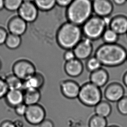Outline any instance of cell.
<instances>
[{
  "label": "cell",
  "mask_w": 127,
  "mask_h": 127,
  "mask_svg": "<svg viewBox=\"0 0 127 127\" xmlns=\"http://www.w3.org/2000/svg\"><path fill=\"white\" fill-rule=\"evenodd\" d=\"M46 112L44 108L39 104L28 106L27 111L24 115L26 121L33 126L40 125L46 119Z\"/></svg>",
  "instance_id": "obj_7"
},
{
  "label": "cell",
  "mask_w": 127,
  "mask_h": 127,
  "mask_svg": "<svg viewBox=\"0 0 127 127\" xmlns=\"http://www.w3.org/2000/svg\"><path fill=\"white\" fill-rule=\"evenodd\" d=\"M40 127H54V124L52 121L45 119L39 125Z\"/></svg>",
  "instance_id": "obj_34"
},
{
  "label": "cell",
  "mask_w": 127,
  "mask_h": 127,
  "mask_svg": "<svg viewBox=\"0 0 127 127\" xmlns=\"http://www.w3.org/2000/svg\"><path fill=\"white\" fill-rule=\"evenodd\" d=\"M117 107L121 114L127 115V96H124L117 102Z\"/></svg>",
  "instance_id": "obj_28"
},
{
  "label": "cell",
  "mask_w": 127,
  "mask_h": 127,
  "mask_svg": "<svg viewBox=\"0 0 127 127\" xmlns=\"http://www.w3.org/2000/svg\"><path fill=\"white\" fill-rule=\"evenodd\" d=\"M80 87L77 82L72 80H65L60 82V90L62 95L69 99L78 98Z\"/></svg>",
  "instance_id": "obj_12"
},
{
  "label": "cell",
  "mask_w": 127,
  "mask_h": 127,
  "mask_svg": "<svg viewBox=\"0 0 127 127\" xmlns=\"http://www.w3.org/2000/svg\"><path fill=\"white\" fill-rule=\"evenodd\" d=\"M2 66V64L1 61L0 60V70L1 69Z\"/></svg>",
  "instance_id": "obj_41"
},
{
  "label": "cell",
  "mask_w": 127,
  "mask_h": 127,
  "mask_svg": "<svg viewBox=\"0 0 127 127\" xmlns=\"http://www.w3.org/2000/svg\"><path fill=\"white\" fill-rule=\"evenodd\" d=\"M108 28L120 35L127 34V17L123 15H117L110 19Z\"/></svg>",
  "instance_id": "obj_14"
},
{
  "label": "cell",
  "mask_w": 127,
  "mask_h": 127,
  "mask_svg": "<svg viewBox=\"0 0 127 127\" xmlns=\"http://www.w3.org/2000/svg\"><path fill=\"white\" fill-rule=\"evenodd\" d=\"M4 79L9 89L23 90V81L14 74L7 76Z\"/></svg>",
  "instance_id": "obj_21"
},
{
  "label": "cell",
  "mask_w": 127,
  "mask_h": 127,
  "mask_svg": "<svg viewBox=\"0 0 127 127\" xmlns=\"http://www.w3.org/2000/svg\"><path fill=\"white\" fill-rule=\"evenodd\" d=\"M24 2H33L34 0H23Z\"/></svg>",
  "instance_id": "obj_40"
},
{
  "label": "cell",
  "mask_w": 127,
  "mask_h": 127,
  "mask_svg": "<svg viewBox=\"0 0 127 127\" xmlns=\"http://www.w3.org/2000/svg\"></svg>",
  "instance_id": "obj_44"
},
{
  "label": "cell",
  "mask_w": 127,
  "mask_h": 127,
  "mask_svg": "<svg viewBox=\"0 0 127 127\" xmlns=\"http://www.w3.org/2000/svg\"><path fill=\"white\" fill-rule=\"evenodd\" d=\"M92 0H73L66 10L68 21L82 26L93 15Z\"/></svg>",
  "instance_id": "obj_3"
},
{
  "label": "cell",
  "mask_w": 127,
  "mask_h": 127,
  "mask_svg": "<svg viewBox=\"0 0 127 127\" xmlns=\"http://www.w3.org/2000/svg\"><path fill=\"white\" fill-rule=\"evenodd\" d=\"M78 98L86 106L95 107L102 99L101 90L90 81L86 83L81 86Z\"/></svg>",
  "instance_id": "obj_5"
},
{
  "label": "cell",
  "mask_w": 127,
  "mask_h": 127,
  "mask_svg": "<svg viewBox=\"0 0 127 127\" xmlns=\"http://www.w3.org/2000/svg\"><path fill=\"white\" fill-rule=\"evenodd\" d=\"M76 59L79 60H87L91 57L93 51L92 41L85 38L82 39L73 49Z\"/></svg>",
  "instance_id": "obj_9"
},
{
  "label": "cell",
  "mask_w": 127,
  "mask_h": 127,
  "mask_svg": "<svg viewBox=\"0 0 127 127\" xmlns=\"http://www.w3.org/2000/svg\"><path fill=\"white\" fill-rule=\"evenodd\" d=\"M39 10L33 2H23L17 11L18 15L27 23H31L37 19Z\"/></svg>",
  "instance_id": "obj_8"
},
{
  "label": "cell",
  "mask_w": 127,
  "mask_h": 127,
  "mask_svg": "<svg viewBox=\"0 0 127 127\" xmlns=\"http://www.w3.org/2000/svg\"><path fill=\"white\" fill-rule=\"evenodd\" d=\"M113 3L118 6H122L127 2V0H112Z\"/></svg>",
  "instance_id": "obj_36"
},
{
  "label": "cell",
  "mask_w": 127,
  "mask_h": 127,
  "mask_svg": "<svg viewBox=\"0 0 127 127\" xmlns=\"http://www.w3.org/2000/svg\"><path fill=\"white\" fill-rule=\"evenodd\" d=\"M89 127H107L106 118L95 115L91 117L89 122Z\"/></svg>",
  "instance_id": "obj_26"
},
{
  "label": "cell",
  "mask_w": 127,
  "mask_h": 127,
  "mask_svg": "<svg viewBox=\"0 0 127 127\" xmlns=\"http://www.w3.org/2000/svg\"><path fill=\"white\" fill-rule=\"evenodd\" d=\"M5 8L4 7V0H0V11Z\"/></svg>",
  "instance_id": "obj_39"
},
{
  "label": "cell",
  "mask_w": 127,
  "mask_h": 127,
  "mask_svg": "<svg viewBox=\"0 0 127 127\" xmlns=\"http://www.w3.org/2000/svg\"><path fill=\"white\" fill-rule=\"evenodd\" d=\"M64 69L67 75L72 77H79L83 71L84 67L82 61L77 59L65 62Z\"/></svg>",
  "instance_id": "obj_16"
},
{
  "label": "cell",
  "mask_w": 127,
  "mask_h": 127,
  "mask_svg": "<svg viewBox=\"0 0 127 127\" xmlns=\"http://www.w3.org/2000/svg\"><path fill=\"white\" fill-rule=\"evenodd\" d=\"M0 127H16L14 122L10 120L3 121L0 125Z\"/></svg>",
  "instance_id": "obj_35"
},
{
  "label": "cell",
  "mask_w": 127,
  "mask_h": 127,
  "mask_svg": "<svg viewBox=\"0 0 127 127\" xmlns=\"http://www.w3.org/2000/svg\"><path fill=\"white\" fill-rule=\"evenodd\" d=\"M4 98L7 105L14 108L24 103V92L21 90H9Z\"/></svg>",
  "instance_id": "obj_17"
},
{
  "label": "cell",
  "mask_w": 127,
  "mask_h": 127,
  "mask_svg": "<svg viewBox=\"0 0 127 127\" xmlns=\"http://www.w3.org/2000/svg\"><path fill=\"white\" fill-rule=\"evenodd\" d=\"M33 3L39 10L44 12L52 10L57 5L56 0H34Z\"/></svg>",
  "instance_id": "obj_22"
},
{
  "label": "cell",
  "mask_w": 127,
  "mask_h": 127,
  "mask_svg": "<svg viewBox=\"0 0 127 127\" xmlns=\"http://www.w3.org/2000/svg\"><path fill=\"white\" fill-rule=\"evenodd\" d=\"M13 74L23 81L33 75L36 72L34 64L25 59L16 61L12 66Z\"/></svg>",
  "instance_id": "obj_6"
},
{
  "label": "cell",
  "mask_w": 127,
  "mask_h": 127,
  "mask_svg": "<svg viewBox=\"0 0 127 127\" xmlns=\"http://www.w3.org/2000/svg\"><path fill=\"white\" fill-rule=\"evenodd\" d=\"M72 1L73 0H56V3L57 5L60 7L67 8Z\"/></svg>",
  "instance_id": "obj_33"
},
{
  "label": "cell",
  "mask_w": 127,
  "mask_h": 127,
  "mask_svg": "<svg viewBox=\"0 0 127 127\" xmlns=\"http://www.w3.org/2000/svg\"><path fill=\"white\" fill-rule=\"evenodd\" d=\"M22 43L21 36L9 33L7 37L5 45L10 50H15L20 47Z\"/></svg>",
  "instance_id": "obj_23"
},
{
  "label": "cell",
  "mask_w": 127,
  "mask_h": 127,
  "mask_svg": "<svg viewBox=\"0 0 127 127\" xmlns=\"http://www.w3.org/2000/svg\"><path fill=\"white\" fill-rule=\"evenodd\" d=\"M123 81L125 86L127 87V71L123 77Z\"/></svg>",
  "instance_id": "obj_38"
},
{
  "label": "cell",
  "mask_w": 127,
  "mask_h": 127,
  "mask_svg": "<svg viewBox=\"0 0 127 127\" xmlns=\"http://www.w3.org/2000/svg\"><path fill=\"white\" fill-rule=\"evenodd\" d=\"M93 11L95 15L103 18L109 17L114 10L111 0H92Z\"/></svg>",
  "instance_id": "obj_10"
},
{
  "label": "cell",
  "mask_w": 127,
  "mask_h": 127,
  "mask_svg": "<svg viewBox=\"0 0 127 127\" xmlns=\"http://www.w3.org/2000/svg\"><path fill=\"white\" fill-rule=\"evenodd\" d=\"M119 127L117 126H109V127Z\"/></svg>",
  "instance_id": "obj_42"
},
{
  "label": "cell",
  "mask_w": 127,
  "mask_h": 127,
  "mask_svg": "<svg viewBox=\"0 0 127 127\" xmlns=\"http://www.w3.org/2000/svg\"><path fill=\"white\" fill-rule=\"evenodd\" d=\"M9 90L5 79L0 77V99L5 98Z\"/></svg>",
  "instance_id": "obj_29"
},
{
  "label": "cell",
  "mask_w": 127,
  "mask_h": 127,
  "mask_svg": "<svg viewBox=\"0 0 127 127\" xmlns=\"http://www.w3.org/2000/svg\"></svg>",
  "instance_id": "obj_45"
},
{
  "label": "cell",
  "mask_w": 127,
  "mask_h": 127,
  "mask_svg": "<svg viewBox=\"0 0 127 127\" xmlns=\"http://www.w3.org/2000/svg\"><path fill=\"white\" fill-rule=\"evenodd\" d=\"M8 34L4 28L0 27V45L5 44Z\"/></svg>",
  "instance_id": "obj_32"
},
{
  "label": "cell",
  "mask_w": 127,
  "mask_h": 127,
  "mask_svg": "<svg viewBox=\"0 0 127 127\" xmlns=\"http://www.w3.org/2000/svg\"><path fill=\"white\" fill-rule=\"evenodd\" d=\"M7 28L10 34L21 36L27 30L28 23L19 16H15L9 21Z\"/></svg>",
  "instance_id": "obj_13"
},
{
  "label": "cell",
  "mask_w": 127,
  "mask_h": 127,
  "mask_svg": "<svg viewBox=\"0 0 127 127\" xmlns=\"http://www.w3.org/2000/svg\"><path fill=\"white\" fill-rule=\"evenodd\" d=\"M112 108L109 102L102 101L95 107V115L106 118L111 115Z\"/></svg>",
  "instance_id": "obj_20"
},
{
  "label": "cell",
  "mask_w": 127,
  "mask_h": 127,
  "mask_svg": "<svg viewBox=\"0 0 127 127\" xmlns=\"http://www.w3.org/2000/svg\"><path fill=\"white\" fill-rule=\"evenodd\" d=\"M28 106L24 103L18 105L14 108V111L16 115L19 116H24L27 111Z\"/></svg>",
  "instance_id": "obj_30"
},
{
  "label": "cell",
  "mask_w": 127,
  "mask_h": 127,
  "mask_svg": "<svg viewBox=\"0 0 127 127\" xmlns=\"http://www.w3.org/2000/svg\"><path fill=\"white\" fill-rule=\"evenodd\" d=\"M63 58L65 62H69L76 59L73 50H66L63 55Z\"/></svg>",
  "instance_id": "obj_31"
},
{
  "label": "cell",
  "mask_w": 127,
  "mask_h": 127,
  "mask_svg": "<svg viewBox=\"0 0 127 127\" xmlns=\"http://www.w3.org/2000/svg\"><path fill=\"white\" fill-rule=\"evenodd\" d=\"M80 26L67 21L61 25L57 31L56 40L59 46L64 50H73L82 39Z\"/></svg>",
  "instance_id": "obj_2"
},
{
  "label": "cell",
  "mask_w": 127,
  "mask_h": 127,
  "mask_svg": "<svg viewBox=\"0 0 127 127\" xmlns=\"http://www.w3.org/2000/svg\"><path fill=\"white\" fill-rule=\"evenodd\" d=\"M104 96L107 101L117 103L125 96V89L120 84L112 83L105 88Z\"/></svg>",
  "instance_id": "obj_11"
},
{
  "label": "cell",
  "mask_w": 127,
  "mask_h": 127,
  "mask_svg": "<svg viewBox=\"0 0 127 127\" xmlns=\"http://www.w3.org/2000/svg\"><path fill=\"white\" fill-rule=\"evenodd\" d=\"M94 56L99 61L102 66L116 67L126 61L127 52L124 47L117 43H104L96 49Z\"/></svg>",
  "instance_id": "obj_1"
},
{
  "label": "cell",
  "mask_w": 127,
  "mask_h": 127,
  "mask_svg": "<svg viewBox=\"0 0 127 127\" xmlns=\"http://www.w3.org/2000/svg\"><path fill=\"white\" fill-rule=\"evenodd\" d=\"M86 67L87 70L91 73L101 68L102 65L98 59L94 56L88 59L86 62Z\"/></svg>",
  "instance_id": "obj_25"
},
{
  "label": "cell",
  "mask_w": 127,
  "mask_h": 127,
  "mask_svg": "<svg viewBox=\"0 0 127 127\" xmlns=\"http://www.w3.org/2000/svg\"><path fill=\"white\" fill-rule=\"evenodd\" d=\"M14 122L16 127H24V123L20 120H17Z\"/></svg>",
  "instance_id": "obj_37"
},
{
  "label": "cell",
  "mask_w": 127,
  "mask_h": 127,
  "mask_svg": "<svg viewBox=\"0 0 127 127\" xmlns=\"http://www.w3.org/2000/svg\"><path fill=\"white\" fill-rule=\"evenodd\" d=\"M108 18H103L95 15L92 16L82 26L83 35L92 41L101 38L109 25L110 19L108 20Z\"/></svg>",
  "instance_id": "obj_4"
},
{
  "label": "cell",
  "mask_w": 127,
  "mask_h": 127,
  "mask_svg": "<svg viewBox=\"0 0 127 127\" xmlns=\"http://www.w3.org/2000/svg\"><path fill=\"white\" fill-rule=\"evenodd\" d=\"M119 36L117 33L110 28H108L103 33L102 39L105 44H116L119 39Z\"/></svg>",
  "instance_id": "obj_24"
},
{
  "label": "cell",
  "mask_w": 127,
  "mask_h": 127,
  "mask_svg": "<svg viewBox=\"0 0 127 127\" xmlns=\"http://www.w3.org/2000/svg\"><path fill=\"white\" fill-rule=\"evenodd\" d=\"M24 92V103L27 106L37 104L41 98L40 90H28Z\"/></svg>",
  "instance_id": "obj_19"
},
{
  "label": "cell",
  "mask_w": 127,
  "mask_h": 127,
  "mask_svg": "<svg viewBox=\"0 0 127 127\" xmlns=\"http://www.w3.org/2000/svg\"><path fill=\"white\" fill-rule=\"evenodd\" d=\"M108 73L106 70L102 67L91 73L89 76L90 82L99 88L105 85L108 81Z\"/></svg>",
  "instance_id": "obj_18"
},
{
  "label": "cell",
  "mask_w": 127,
  "mask_h": 127,
  "mask_svg": "<svg viewBox=\"0 0 127 127\" xmlns=\"http://www.w3.org/2000/svg\"><path fill=\"white\" fill-rule=\"evenodd\" d=\"M126 61L127 62V59H126Z\"/></svg>",
  "instance_id": "obj_43"
},
{
  "label": "cell",
  "mask_w": 127,
  "mask_h": 127,
  "mask_svg": "<svg viewBox=\"0 0 127 127\" xmlns=\"http://www.w3.org/2000/svg\"><path fill=\"white\" fill-rule=\"evenodd\" d=\"M23 2V0H4V7L10 12L17 11Z\"/></svg>",
  "instance_id": "obj_27"
},
{
  "label": "cell",
  "mask_w": 127,
  "mask_h": 127,
  "mask_svg": "<svg viewBox=\"0 0 127 127\" xmlns=\"http://www.w3.org/2000/svg\"><path fill=\"white\" fill-rule=\"evenodd\" d=\"M45 83V78L43 74L36 72L28 79L23 81V91L28 90H40L43 87Z\"/></svg>",
  "instance_id": "obj_15"
}]
</instances>
